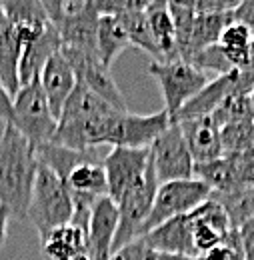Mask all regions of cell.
Returning a JSON list of instances; mask_svg holds the SVG:
<instances>
[{
    "label": "cell",
    "mask_w": 254,
    "mask_h": 260,
    "mask_svg": "<svg viewBox=\"0 0 254 260\" xmlns=\"http://www.w3.org/2000/svg\"><path fill=\"white\" fill-rule=\"evenodd\" d=\"M56 52H60V36L58 30L50 24L42 36H38L34 42H30L22 54H20V64H18V80L20 86L30 84L34 80H38L40 72L44 64L50 60V56H54Z\"/></svg>",
    "instance_id": "cell-19"
},
{
    "label": "cell",
    "mask_w": 254,
    "mask_h": 260,
    "mask_svg": "<svg viewBox=\"0 0 254 260\" xmlns=\"http://www.w3.org/2000/svg\"><path fill=\"white\" fill-rule=\"evenodd\" d=\"M10 118H12V98L6 92V88H4V84L0 80V120L4 124H8Z\"/></svg>",
    "instance_id": "cell-35"
},
{
    "label": "cell",
    "mask_w": 254,
    "mask_h": 260,
    "mask_svg": "<svg viewBox=\"0 0 254 260\" xmlns=\"http://www.w3.org/2000/svg\"><path fill=\"white\" fill-rule=\"evenodd\" d=\"M146 18H148L150 30L154 36V42L162 54V62L180 58L178 46H176V30H174V22L168 10V2H158V0L150 2L146 6Z\"/></svg>",
    "instance_id": "cell-23"
},
{
    "label": "cell",
    "mask_w": 254,
    "mask_h": 260,
    "mask_svg": "<svg viewBox=\"0 0 254 260\" xmlns=\"http://www.w3.org/2000/svg\"><path fill=\"white\" fill-rule=\"evenodd\" d=\"M148 74L156 80L162 98H164V110L174 120L178 110L194 98L208 82V74L200 72L198 68L188 62L176 58V60H164V62H150Z\"/></svg>",
    "instance_id": "cell-5"
},
{
    "label": "cell",
    "mask_w": 254,
    "mask_h": 260,
    "mask_svg": "<svg viewBox=\"0 0 254 260\" xmlns=\"http://www.w3.org/2000/svg\"><path fill=\"white\" fill-rule=\"evenodd\" d=\"M250 102H252V110H254V90H252V94H250Z\"/></svg>",
    "instance_id": "cell-40"
},
{
    "label": "cell",
    "mask_w": 254,
    "mask_h": 260,
    "mask_svg": "<svg viewBox=\"0 0 254 260\" xmlns=\"http://www.w3.org/2000/svg\"><path fill=\"white\" fill-rule=\"evenodd\" d=\"M238 234H240L244 260H254V218L248 220L242 228H238Z\"/></svg>",
    "instance_id": "cell-33"
},
{
    "label": "cell",
    "mask_w": 254,
    "mask_h": 260,
    "mask_svg": "<svg viewBox=\"0 0 254 260\" xmlns=\"http://www.w3.org/2000/svg\"><path fill=\"white\" fill-rule=\"evenodd\" d=\"M150 162V148H112L104 160V172L108 182V198L116 204L132 186H136Z\"/></svg>",
    "instance_id": "cell-10"
},
{
    "label": "cell",
    "mask_w": 254,
    "mask_h": 260,
    "mask_svg": "<svg viewBox=\"0 0 254 260\" xmlns=\"http://www.w3.org/2000/svg\"><path fill=\"white\" fill-rule=\"evenodd\" d=\"M186 4L196 14H220V12H234L240 2L238 0H194Z\"/></svg>",
    "instance_id": "cell-31"
},
{
    "label": "cell",
    "mask_w": 254,
    "mask_h": 260,
    "mask_svg": "<svg viewBox=\"0 0 254 260\" xmlns=\"http://www.w3.org/2000/svg\"><path fill=\"white\" fill-rule=\"evenodd\" d=\"M148 260H196V258H190V256H178V254H162V252L152 250V254H150V258Z\"/></svg>",
    "instance_id": "cell-37"
},
{
    "label": "cell",
    "mask_w": 254,
    "mask_h": 260,
    "mask_svg": "<svg viewBox=\"0 0 254 260\" xmlns=\"http://www.w3.org/2000/svg\"><path fill=\"white\" fill-rule=\"evenodd\" d=\"M148 248L162 252V254H178V256H190L198 258L192 242V230L188 222V214L176 216L166 220L164 224L152 228L142 236Z\"/></svg>",
    "instance_id": "cell-14"
},
{
    "label": "cell",
    "mask_w": 254,
    "mask_h": 260,
    "mask_svg": "<svg viewBox=\"0 0 254 260\" xmlns=\"http://www.w3.org/2000/svg\"><path fill=\"white\" fill-rule=\"evenodd\" d=\"M118 228V208L116 204L104 196L96 202L90 210L88 220V258L110 260L112 242Z\"/></svg>",
    "instance_id": "cell-13"
},
{
    "label": "cell",
    "mask_w": 254,
    "mask_h": 260,
    "mask_svg": "<svg viewBox=\"0 0 254 260\" xmlns=\"http://www.w3.org/2000/svg\"><path fill=\"white\" fill-rule=\"evenodd\" d=\"M156 190H158V178H156L154 166L150 160L144 178L116 202L118 228H116V236L112 242V252L134 242L136 238H142V228L150 216Z\"/></svg>",
    "instance_id": "cell-6"
},
{
    "label": "cell",
    "mask_w": 254,
    "mask_h": 260,
    "mask_svg": "<svg viewBox=\"0 0 254 260\" xmlns=\"http://www.w3.org/2000/svg\"><path fill=\"white\" fill-rule=\"evenodd\" d=\"M254 30L246 24L232 20L218 40L224 58L234 70H248L250 68V52H252Z\"/></svg>",
    "instance_id": "cell-22"
},
{
    "label": "cell",
    "mask_w": 254,
    "mask_h": 260,
    "mask_svg": "<svg viewBox=\"0 0 254 260\" xmlns=\"http://www.w3.org/2000/svg\"><path fill=\"white\" fill-rule=\"evenodd\" d=\"M38 172L36 150L10 124H4L0 136V204L14 218H26L32 188Z\"/></svg>",
    "instance_id": "cell-1"
},
{
    "label": "cell",
    "mask_w": 254,
    "mask_h": 260,
    "mask_svg": "<svg viewBox=\"0 0 254 260\" xmlns=\"http://www.w3.org/2000/svg\"><path fill=\"white\" fill-rule=\"evenodd\" d=\"M114 16H118V20L122 22L132 46L148 52L154 62H162V54H160L158 46L154 42V36H152L148 18H146V10L122 12V14H114Z\"/></svg>",
    "instance_id": "cell-26"
},
{
    "label": "cell",
    "mask_w": 254,
    "mask_h": 260,
    "mask_svg": "<svg viewBox=\"0 0 254 260\" xmlns=\"http://www.w3.org/2000/svg\"><path fill=\"white\" fill-rule=\"evenodd\" d=\"M188 222H190L194 250L198 256L218 248L230 234V230H234L228 220V214L214 198H208L198 208H194L188 214Z\"/></svg>",
    "instance_id": "cell-11"
},
{
    "label": "cell",
    "mask_w": 254,
    "mask_h": 260,
    "mask_svg": "<svg viewBox=\"0 0 254 260\" xmlns=\"http://www.w3.org/2000/svg\"><path fill=\"white\" fill-rule=\"evenodd\" d=\"M20 54H22V46L0 4V80L10 98L20 88V80H18Z\"/></svg>",
    "instance_id": "cell-20"
},
{
    "label": "cell",
    "mask_w": 254,
    "mask_h": 260,
    "mask_svg": "<svg viewBox=\"0 0 254 260\" xmlns=\"http://www.w3.org/2000/svg\"><path fill=\"white\" fill-rule=\"evenodd\" d=\"M248 152H250V154H252V156H254V146H252V148H250V150H248Z\"/></svg>",
    "instance_id": "cell-41"
},
{
    "label": "cell",
    "mask_w": 254,
    "mask_h": 260,
    "mask_svg": "<svg viewBox=\"0 0 254 260\" xmlns=\"http://www.w3.org/2000/svg\"><path fill=\"white\" fill-rule=\"evenodd\" d=\"M210 194H212L210 188L204 182H200L198 178L158 184L150 216L142 228V236L146 232H150L152 228L164 224L170 218L190 214L194 208H198L202 202H206Z\"/></svg>",
    "instance_id": "cell-7"
},
{
    "label": "cell",
    "mask_w": 254,
    "mask_h": 260,
    "mask_svg": "<svg viewBox=\"0 0 254 260\" xmlns=\"http://www.w3.org/2000/svg\"><path fill=\"white\" fill-rule=\"evenodd\" d=\"M0 4L22 50L52 24L48 20L44 2L40 0H6Z\"/></svg>",
    "instance_id": "cell-12"
},
{
    "label": "cell",
    "mask_w": 254,
    "mask_h": 260,
    "mask_svg": "<svg viewBox=\"0 0 254 260\" xmlns=\"http://www.w3.org/2000/svg\"><path fill=\"white\" fill-rule=\"evenodd\" d=\"M236 72L232 70L224 76H216L214 80H210L198 94L190 98L174 116L172 122H184V120H194V118H208L216 112V108L223 104V100L234 88V80H236Z\"/></svg>",
    "instance_id": "cell-17"
},
{
    "label": "cell",
    "mask_w": 254,
    "mask_h": 260,
    "mask_svg": "<svg viewBox=\"0 0 254 260\" xmlns=\"http://www.w3.org/2000/svg\"><path fill=\"white\" fill-rule=\"evenodd\" d=\"M166 110L152 114L112 112L100 116L94 124V144L100 146H122V148H150L152 142L170 126Z\"/></svg>",
    "instance_id": "cell-2"
},
{
    "label": "cell",
    "mask_w": 254,
    "mask_h": 260,
    "mask_svg": "<svg viewBox=\"0 0 254 260\" xmlns=\"http://www.w3.org/2000/svg\"><path fill=\"white\" fill-rule=\"evenodd\" d=\"M38 82L42 86V92L48 100L52 114L58 120L64 102L68 100V96L72 94V90L76 86V76L62 56V52H56L54 56H50V60L44 64L40 76H38Z\"/></svg>",
    "instance_id": "cell-15"
},
{
    "label": "cell",
    "mask_w": 254,
    "mask_h": 260,
    "mask_svg": "<svg viewBox=\"0 0 254 260\" xmlns=\"http://www.w3.org/2000/svg\"><path fill=\"white\" fill-rule=\"evenodd\" d=\"M232 18L246 24L248 28L254 30V0H244L236 6V10L232 12Z\"/></svg>",
    "instance_id": "cell-34"
},
{
    "label": "cell",
    "mask_w": 254,
    "mask_h": 260,
    "mask_svg": "<svg viewBox=\"0 0 254 260\" xmlns=\"http://www.w3.org/2000/svg\"><path fill=\"white\" fill-rule=\"evenodd\" d=\"M40 252L44 260H74L88 252V228L74 222L52 230L40 240Z\"/></svg>",
    "instance_id": "cell-18"
},
{
    "label": "cell",
    "mask_w": 254,
    "mask_h": 260,
    "mask_svg": "<svg viewBox=\"0 0 254 260\" xmlns=\"http://www.w3.org/2000/svg\"><path fill=\"white\" fill-rule=\"evenodd\" d=\"M182 136L186 140V146L190 150L194 164L212 162L224 156L223 140H220V128L214 124V120L208 118H194L178 122Z\"/></svg>",
    "instance_id": "cell-16"
},
{
    "label": "cell",
    "mask_w": 254,
    "mask_h": 260,
    "mask_svg": "<svg viewBox=\"0 0 254 260\" xmlns=\"http://www.w3.org/2000/svg\"><path fill=\"white\" fill-rule=\"evenodd\" d=\"M188 64L194 66V68H198V70L204 72V74H208V72H216L218 76H224V74H228V72L234 70L232 66L228 64V60L224 58L223 50H220L218 44L208 46V48H204L202 52H198Z\"/></svg>",
    "instance_id": "cell-29"
},
{
    "label": "cell",
    "mask_w": 254,
    "mask_h": 260,
    "mask_svg": "<svg viewBox=\"0 0 254 260\" xmlns=\"http://www.w3.org/2000/svg\"><path fill=\"white\" fill-rule=\"evenodd\" d=\"M74 260H90V258H88V252H84V254H80L78 258H74Z\"/></svg>",
    "instance_id": "cell-39"
},
{
    "label": "cell",
    "mask_w": 254,
    "mask_h": 260,
    "mask_svg": "<svg viewBox=\"0 0 254 260\" xmlns=\"http://www.w3.org/2000/svg\"><path fill=\"white\" fill-rule=\"evenodd\" d=\"M210 198L223 206L232 228L236 230L254 218V184H244L220 194H210Z\"/></svg>",
    "instance_id": "cell-25"
},
{
    "label": "cell",
    "mask_w": 254,
    "mask_h": 260,
    "mask_svg": "<svg viewBox=\"0 0 254 260\" xmlns=\"http://www.w3.org/2000/svg\"><path fill=\"white\" fill-rule=\"evenodd\" d=\"M66 62L70 64L76 82L84 84L90 92L102 98L108 106H112L116 112H128L126 98L118 88L110 68L98 60L94 50H76V48H60Z\"/></svg>",
    "instance_id": "cell-8"
},
{
    "label": "cell",
    "mask_w": 254,
    "mask_h": 260,
    "mask_svg": "<svg viewBox=\"0 0 254 260\" xmlns=\"http://www.w3.org/2000/svg\"><path fill=\"white\" fill-rule=\"evenodd\" d=\"M210 118L214 120V124H216L218 128L232 126V124L254 122V110H252L250 96L230 92L228 96L224 98L223 104L216 108V112H214Z\"/></svg>",
    "instance_id": "cell-27"
},
{
    "label": "cell",
    "mask_w": 254,
    "mask_h": 260,
    "mask_svg": "<svg viewBox=\"0 0 254 260\" xmlns=\"http://www.w3.org/2000/svg\"><path fill=\"white\" fill-rule=\"evenodd\" d=\"M250 68H254V40H252V52H250Z\"/></svg>",
    "instance_id": "cell-38"
},
{
    "label": "cell",
    "mask_w": 254,
    "mask_h": 260,
    "mask_svg": "<svg viewBox=\"0 0 254 260\" xmlns=\"http://www.w3.org/2000/svg\"><path fill=\"white\" fill-rule=\"evenodd\" d=\"M150 160L158 184L194 178V160L178 122H170V126L152 142Z\"/></svg>",
    "instance_id": "cell-9"
},
{
    "label": "cell",
    "mask_w": 254,
    "mask_h": 260,
    "mask_svg": "<svg viewBox=\"0 0 254 260\" xmlns=\"http://www.w3.org/2000/svg\"><path fill=\"white\" fill-rule=\"evenodd\" d=\"M116 112L112 106H108L102 98L90 92L84 84L76 82L72 94L64 102L62 112L58 116V122H70V120H84V118H96Z\"/></svg>",
    "instance_id": "cell-24"
},
{
    "label": "cell",
    "mask_w": 254,
    "mask_h": 260,
    "mask_svg": "<svg viewBox=\"0 0 254 260\" xmlns=\"http://www.w3.org/2000/svg\"><path fill=\"white\" fill-rule=\"evenodd\" d=\"M150 254H152V248H148L142 238H136L134 242L112 252L110 260H148Z\"/></svg>",
    "instance_id": "cell-32"
},
{
    "label": "cell",
    "mask_w": 254,
    "mask_h": 260,
    "mask_svg": "<svg viewBox=\"0 0 254 260\" xmlns=\"http://www.w3.org/2000/svg\"><path fill=\"white\" fill-rule=\"evenodd\" d=\"M38 238H46L52 230L70 224L74 218V202L64 182L44 164L38 162V172L32 188L30 204L26 210Z\"/></svg>",
    "instance_id": "cell-3"
},
{
    "label": "cell",
    "mask_w": 254,
    "mask_h": 260,
    "mask_svg": "<svg viewBox=\"0 0 254 260\" xmlns=\"http://www.w3.org/2000/svg\"><path fill=\"white\" fill-rule=\"evenodd\" d=\"M224 156H238L248 152L254 146V122L246 124H232L220 128Z\"/></svg>",
    "instance_id": "cell-28"
},
{
    "label": "cell",
    "mask_w": 254,
    "mask_h": 260,
    "mask_svg": "<svg viewBox=\"0 0 254 260\" xmlns=\"http://www.w3.org/2000/svg\"><path fill=\"white\" fill-rule=\"evenodd\" d=\"M10 218H12L10 210H8L6 206H2V204H0V248H2V246H4V242H6V236H8V222H10Z\"/></svg>",
    "instance_id": "cell-36"
},
{
    "label": "cell",
    "mask_w": 254,
    "mask_h": 260,
    "mask_svg": "<svg viewBox=\"0 0 254 260\" xmlns=\"http://www.w3.org/2000/svg\"><path fill=\"white\" fill-rule=\"evenodd\" d=\"M130 38L118 20V16L112 14H102L98 16V26H96V56L106 68H112L114 60L130 48Z\"/></svg>",
    "instance_id": "cell-21"
},
{
    "label": "cell",
    "mask_w": 254,
    "mask_h": 260,
    "mask_svg": "<svg viewBox=\"0 0 254 260\" xmlns=\"http://www.w3.org/2000/svg\"><path fill=\"white\" fill-rule=\"evenodd\" d=\"M8 124L18 130V134L30 142L34 150L52 142L58 120L52 114L38 80L20 86L12 96V118Z\"/></svg>",
    "instance_id": "cell-4"
},
{
    "label": "cell",
    "mask_w": 254,
    "mask_h": 260,
    "mask_svg": "<svg viewBox=\"0 0 254 260\" xmlns=\"http://www.w3.org/2000/svg\"><path fill=\"white\" fill-rule=\"evenodd\" d=\"M196 260H244L242 254V244H240V234L238 230H230L223 244L206 254H200Z\"/></svg>",
    "instance_id": "cell-30"
}]
</instances>
